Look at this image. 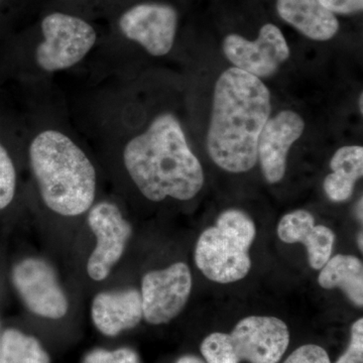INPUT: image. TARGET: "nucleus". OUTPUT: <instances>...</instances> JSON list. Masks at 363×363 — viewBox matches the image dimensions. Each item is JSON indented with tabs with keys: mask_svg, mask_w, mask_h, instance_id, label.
Listing matches in <instances>:
<instances>
[{
	"mask_svg": "<svg viewBox=\"0 0 363 363\" xmlns=\"http://www.w3.org/2000/svg\"><path fill=\"white\" fill-rule=\"evenodd\" d=\"M271 111V93L259 78L235 67L223 72L215 85L207 135L212 161L230 173L252 169Z\"/></svg>",
	"mask_w": 363,
	"mask_h": 363,
	"instance_id": "f257e3e1",
	"label": "nucleus"
},
{
	"mask_svg": "<svg viewBox=\"0 0 363 363\" xmlns=\"http://www.w3.org/2000/svg\"><path fill=\"white\" fill-rule=\"evenodd\" d=\"M123 162L131 180L150 201L168 197L187 201L204 185L201 164L172 113L156 117L145 133L126 143Z\"/></svg>",
	"mask_w": 363,
	"mask_h": 363,
	"instance_id": "f03ea898",
	"label": "nucleus"
},
{
	"mask_svg": "<svg viewBox=\"0 0 363 363\" xmlns=\"http://www.w3.org/2000/svg\"><path fill=\"white\" fill-rule=\"evenodd\" d=\"M30 168L45 206L62 216L85 213L95 200L94 166L77 143L58 130L42 131L30 145Z\"/></svg>",
	"mask_w": 363,
	"mask_h": 363,
	"instance_id": "7ed1b4c3",
	"label": "nucleus"
},
{
	"mask_svg": "<svg viewBox=\"0 0 363 363\" xmlns=\"http://www.w3.org/2000/svg\"><path fill=\"white\" fill-rule=\"evenodd\" d=\"M255 222L238 209L219 215L216 225L203 231L195 248L198 269L210 281L234 283L247 276L252 269L248 250L255 241Z\"/></svg>",
	"mask_w": 363,
	"mask_h": 363,
	"instance_id": "20e7f679",
	"label": "nucleus"
},
{
	"mask_svg": "<svg viewBox=\"0 0 363 363\" xmlns=\"http://www.w3.org/2000/svg\"><path fill=\"white\" fill-rule=\"evenodd\" d=\"M213 341L221 363H279L290 343V332L278 318L250 316L230 334L215 332Z\"/></svg>",
	"mask_w": 363,
	"mask_h": 363,
	"instance_id": "39448f33",
	"label": "nucleus"
},
{
	"mask_svg": "<svg viewBox=\"0 0 363 363\" xmlns=\"http://www.w3.org/2000/svg\"><path fill=\"white\" fill-rule=\"evenodd\" d=\"M44 42L38 45L35 60L47 72L65 70L82 61L97 40L94 28L77 16L54 13L42 21Z\"/></svg>",
	"mask_w": 363,
	"mask_h": 363,
	"instance_id": "423d86ee",
	"label": "nucleus"
},
{
	"mask_svg": "<svg viewBox=\"0 0 363 363\" xmlns=\"http://www.w3.org/2000/svg\"><path fill=\"white\" fill-rule=\"evenodd\" d=\"M191 290L192 274L184 262L147 272L140 293L143 317L152 325L169 323L187 304Z\"/></svg>",
	"mask_w": 363,
	"mask_h": 363,
	"instance_id": "0eeeda50",
	"label": "nucleus"
},
{
	"mask_svg": "<svg viewBox=\"0 0 363 363\" xmlns=\"http://www.w3.org/2000/svg\"><path fill=\"white\" fill-rule=\"evenodd\" d=\"M88 224L97 238L96 247L88 259V276L93 281H101L123 257L133 229L119 208L107 201L91 208Z\"/></svg>",
	"mask_w": 363,
	"mask_h": 363,
	"instance_id": "6e6552de",
	"label": "nucleus"
},
{
	"mask_svg": "<svg viewBox=\"0 0 363 363\" xmlns=\"http://www.w3.org/2000/svg\"><path fill=\"white\" fill-rule=\"evenodd\" d=\"M222 49L235 68L257 78L269 77L276 73L290 56L286 38L272 23L262 26L259 38L253 42L235 33L227 35Z\"/></svg>",
	"mask_w": 363,
	"mask_h": 363,
	"instance_id": "1a4fd4ad",
	"label": "nucleus"
},
{
	"mask_svg": "<svg viewBox=\"0 0 363 363\" xmlns=\"http://www.w3.org/2000/svg\"><path fill=\"white\" fill-rule=\"evenodd\" d=\"M13 285L26 307L38 316L58 320L68 312V300L54 269L45 260L26 259L14 267Z\"/></svg>",
	"mask_w": 363,
	"mask_h": 363,
	"instance_id": "9d476101",
	"label": "nucleus"
},
{
	"mask_svg": "<svg viewBox=\"0 0 363 363\" xmlns=\"http://www.w3.org/2000/svg\"><path fill=\"white\" fill-rule=\"evenodd\" d=\"M178 13L162 4H140L121 16L119 28L128 39L145 48L152 56L169 54L173 48Z\"/></svg>",
	"mask_w": 363,
	"mask_h": 363,
	"instance_id": "9b49d317",
	"label": "nucleus"
},
{
	"mask_svg": "<svg viewBox=\"0 0 363 363\" xmlns=\"http://www.w3.org/2000/svg\"><path fill=\"white\" fill-rule=\"evenodd\" d=\"M304 130L302 117L292 111L279 112L264 124L257 143V161L269 183H279L284 178L289 150Z\"/></svg>",
	"mask_w": 363,
	"mask_h": 363,
	"instance_id": "f8f14e48",
	"label": "nucleus"
},
{
	"mask_svg": "<svg viewBox=\"0 0 363 363\" xmlns=\"http://www.w3.org/2000/svg\"><path fill=\"white\" fill-rule=\"evenodd\" d=\"M279 240L286 243H303L307 248L312 269H321L331 259L335 234L329 227L315 225V219L306 210H296L281 219L278 225Z\"/></svg>",
	"mask_w": 363,
	"mask_h": 363,
	"instance_id": "ddd939ff",
	"label": "nucleus"
},
{
	"mask_svg": "<svg viewBox=\"0 0 363 363\" xmlns=\"http://www.w3.org/2000/svg\"><path fill=\"white\" fill-rule=\"evenodd\" d=\"M91 317L98 330L106 336L133 328L143 318L140 293L133 289L98 294L91 306Z\"/></svg>",
	"mask_w": 363,
	"mask_h": 363,
	"instance_id": "4468645a",
	"label": "nucleus"
},
{
	"mask_svg": "<svg viewBox=\"0 0 363 363\" xmlns=\"http://www.w3.org/2000/svg\"><path fill=\"white\" fill-rule=\"evenodd\" d=\"M277 11L286 23L314 40H328L338 32L335 14L319 0H277Z\"/></svg>",
	"mask_w": 363,
	"mask_h": 363,
	"instance_id": "2eb2a0df",
	"label": "nucleus"
},
{
	"mask_svg": "<svg viewBox=\"0 0 363 363\" xmlns=\"http://www.w3.org/2000/svg\"><path fill=\"white\" fill-rule=\"evenodd\" d=\"M323 289L339 288L357 307L363 305V264L353 255H337L325 264L318 277Z\"/></svg>",
	"mask_w": 363,
	"mask_h": 363,
	"instance_id": "dca6fc26",
	"label": "nucleus"
},
{
	"mask_svg": "<svg viewBox=\"0 0 363 363\" xmlns=\"http://www.w3.org/2000/svg\"><path fill=\"white\" fill-rule=\"evenodd\" d=\"M0 363H50V357L37 339L9 329L1 337Z\"/></svg>",
	"mask_w": 363,
	"mask_h": 363,
	"instance_id": "f3484780",
	"label": "nucleus"
},
{
	"mask_svg": "<svg viewBox=\"0 0 363 363\" xmlns=\"http://www.w3.org/2000/svg\"><path fill=\"white\" fill-rule=\"evenodd\" d=\"M332 173L357 183L363 175V147L345 145L336 150L330 162Z\"/></svg>",
	"mask_w": 363,
	"mask_h": 363,
	"instance_id": "a211bd4d",
	"label": "nucleus"
},
{
	"mask_svg": "<svg viewBox=\"0 0 363 363\" xmlns=\"http://www.w3.org/2000/svg\"><path fill=\"white\" fill-rule=\"evenodd\" d=\"M16 189V173L13 160L0 143V210L13 201Z\"/></svg>",
	"mask_w": 363,
	"mask_h": 363,
	"instance_id": "6ab92c4d",
	"label": "nucleus"
},
{
	"mask_svg": "<svg viewBox=\"0 0 363 363\" xmlns=\"http://www.w3.org/2000/svg\"><path fill=\"white\" fill-rule=\"evenodd\" d=\"M83 363H140L138 355L130 348L108 351L96 350L86 355Z\"/></svg>",
	"mask_w": 363,
	"mask_h": 363,
	"instance_id": "aec40b11",
	"label": "nucleus"
},
{
	"mask_svg": "<svg viewBox=\"0 0 363 363\" xmlns=\"http://www.w3.org/2000/svg\"><path fill=\"white\" fill-rule=\"evenodd\" d=\"M354 182L331 173L325 178L323 187L329 199L334 202L347 201L354 190Z\"/></svg>",
	"mask_w": 363,
	"mask_h": 363,
	"instance_id": "412c9836",
	"label": "nucleus"
},
{
	"mask_svg": "<svg viewBox=\"0 0 363 363\" xmlns=\"http://www.w3.org/2000/svg\"><path fill=\"white\" fill-rule=\"evenodd\" d=\"M363 362V319L354 322L351 328V339L347 350L335 363Z\"/></svg>",
	"mask_w": 363,
	"mask_h": 363,
	"instance_id": "4be33fe9",
	"label": "nucleus"
},
{
	"mask_svg": "<svg viewBox=\"0 0 363 363\" xmlns=\"http://www.w3.org/2000/svg\"><path fill=\"white\" fill-rule=\"evenodd\" d=\"M284 363H331L328 353L314 344L301 346Z\"/></svg>",
	"mask_w": 363,
	"mask_h": 363,
	"instance_id": "5701e85b",
	"label": "nucleus"
},
{
	"mask_svg": "<svg viewBox=\"0 0 363 363\" xmlns=\"http://www.w3.org/2000/svg\"><path fill=\"white\" fill-rule=\"evenodd\" d=\"M319 2L332 13H354L363 9V0H319Z\"/></svg>",
	"mask_w": 363,
	"mask_h": 363,
	"instance_id": "b1692460",
	"label": "nucleus"
},
{
	"mask_svg": "<svg viewBox=\"0 0 363 363\" xmlns=\"http://www.w3.org/2000/svg\"><path fill=\"white\" fill-rule=\"evenodd\" d=\"M177 363H207L203 362L200 358L193 357V355H187V357H181Z\"/></svg>",
	"mask_w": 363,
	"mask_h": 363,
	"instance_id": "393cba45",
	"label": "nucleus"
},
{
	"mask_svg": "<svg viewBox=\"0 0 363 363\" xmlns=\"http://www.w3.org/2000/svg\"><path fill=\"white\" fill-rule=\"evenodd\" d=\"M362 198L359 200V202H358L357 204V214H358V218H360V220L362 221Z\"/></svg>",
	"mask_w": 363,
	"mask_h": 363,
	"instance_id": "a878e982",
	"label": "nucleus"
},
{
	"mask_svg": "<svg viewBox=\"0 0 363 363\" xmlns=\"http://www.w3.org/2000/svg\"><path fill=\"white\" fill-rule=\"evenodd\" d=\"M360 111H363V95H360Z\"/></svg>",
	"mask_w": 363,
	"mask_h": 363,
	"instance_id": "bb28decb",
	"label": "nucleus"
},
{
	"mask_svg": "<svg viewBox=\"0 0 363 363\" xmlns=\"http://www.w3.org/2000/svg\"><path fill=\"white\" fill-rule=\"evenodd\" d=\"M0 343H1V338H0Z\"/></svg>",
	"mask_w": 363,
	"mask_h": 363,
	"instance_id": "cd10ccee",
	"label": "nucleus"
}]
</instances>
